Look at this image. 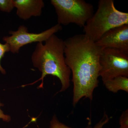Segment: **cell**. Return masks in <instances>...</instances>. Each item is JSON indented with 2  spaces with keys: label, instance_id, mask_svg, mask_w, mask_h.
<instances>
[{
  "label": "cell",
  "instance_id": "4",
  "mask_svg": "<svg viewBox=\"0 0 128 128\" xmlns=\"http://www.w3.org/2000/svg\"><path fill=\"white\" fill-rule=\"evenodd\" d=\"M50 3L61 25L73 23L84 27L94 14L93 5L84 0H51Z\"/></svg>",
  "mask_w": 128,
  "mask_h": 128
},
{
  "label": "cell",
  "instance_id": "16",
  "mask_svg": "<svg viewBox=\"0 0 128 128\" xmlns=\"http://www.w3.org/2000/svg\"><path fill=\"white\" fill-rule=\"evenodd\" d=\"M123 128V127H121V126H120V128Z\"/></svg>",
  "mask_w": 128,
  "mask_h": 128
},
{
  "label": "cell",
  "instance_id": "14",
  "mask_svg": "<svg viewBox=\"0 0 128 128\" xmlns=\"http://www.w3.org/2000/svg\"><path fill=\"white\" fill-rule=\"evenodd\" d=\"M110 118L105 112L102 118L92 128H103L104 125L108 122Z\"/></svg>",
  "mask_w": 128,
  "mask_h": 128
},
{
  "label": "cell",
  "instance_id": "11",
  "mask_svg": "<svg viewBox=\"0 0 128 128\" xmlns=\"http://www.w3.org/2000/svg\"><path fill=\"white\" fill-rule=\"evenodd\" d=\"M10 51V47L9 44L5 43L4 44L0 42V72L3 74L6 73L5 69L2 68L1 64V61L2 58L4 57L5 54Z\"/></svg>",
  "mask_w": 128,
  "mask_h": 128
},
{
  "label": "cell",
  "instance_id": "6",
  "mask_svg": "<svg viewBox=\"0 0 128 128\" xmlns=\"http://www.w3.org/2000/svg\"><path fill=\"white\" fill-rule=\"evenodd\" d=\"M62 25L56 24L48 30L36 33L28 32L27 27L21 25L16 31H9L10 36L3 37L2 40L9 44L10 51L12 54H18L23 46L34 42H43L57 32L61 31Z\"/></svg>",
  "mask_w": 128,
  "mask_h": 128
},
{
  "label": "cell",
  "instance_id": "9",
  "mask_svg": "<svg viewBox=\"0 0 128 128\" xmlns=\"http://www.w3.org/2000/svg\"><path fill=\"white\" fill-rule=\"evenodd\" d=\"M105 87L110 92L117 93L120 90L128 92V77L118 76L103 82Z\"/></svg>",
  "mask_w": 128,
  "mask_h": 128
},
{
  "label": "cell",
  "instance_id": "7",
  "mask_svg": "<svg viewBox=\"0 0 128 128\" xmlns=\"http://www.w3.org/2000/svg\"><path fill=\"white\" fill-rule=\"evenodd\" d=\"M96 43L102 49H115L128 53V24L110 29Z\"/></svg>",
  "mask_w": 128,
  "mask_h": 128
},
{
  "label": "cell",
  "instance_id": "2",
  "mask_svg": "<svg viewBox=\"0 0 128 128\" xmlns=\"http://www.w3.org/2000/svg\"><path fill=\"white\" fill-rule=\"evenodd\" d=\"M44 42L38 43L31 57L34 66L41 72V78L30 84L22 86L41 80L38 88H43L44 77L50 75L59 79L62 85L60 92L64 91L70 85L71 72L65 62L64 41L54 34Z\"/></svg>",
  "mask_w": 128,
  "mask_h": 128
},
{
  "label": "cell",
  "instance_id": "5",
  "mask_svg": "<svg viewBox=\"0 0 128 128\" xmlns=\"http://www.w3.org/2000/svg\"><path fill=\"white\" fill-rule=\"evenodd\" d=\"M99 63V76L103 82L118 76L128 77V53L115 49H103Z\"/></svg>",
  "mask_w": 128,
  "mask_h": 128
},
{
  "label": "cell",
  "instance_id": "1",
  "mask_svg": "<svg viewBox=\"0 0 128 128\" xmlns=\"http://www.w3.org/2000/svg\"><path fill=\"white\" fill-rule=\"evenodd\" d=\"M64 44L66 63L72 72V104L75 106L82 98L91 101L93 99V92L99 82L102 49L84 34L69 38Z\"/></svg>",
  "mask_w": 128,
  "mask_h": 128
},
{
  "label": "cell",
  "instance_id": "13",
  "mask_svg": "<svg viewBox=\"0 0 128 128\" xmlns=\"http://www.w3.org/2000/svg\"><path fill=\"white\" fill-rule=\"evenodd\" d=\"M119 124L120 126L128 128V110H125L122 113L120 118Z\"/></svg>",
  "mask_w": 128,
  "mask_h": 128
},
{
  "label": "cell",
  "instance_id": "12",
  "mask_svg": "<svg viewBox=\"0 0 128 128\" xmlns=\"http://www.w3.org/2000/svg\"><path fill=\"white\" fill-rule=\"evenodd\" d=\"M49 128H72L66 126L64 124L60 122L56 115L53 116L50 122V126ZM85 128H92L90 124H88Z\"/></svg>",
  "mask_w": 128,
  "mask_h": 128
},
{
  "label": "cell",
  "instance_id": "8",
  "mask_svg": "<svg viewBox=\"0 0 128 128\" xmlns=\"http://www.w3.org/2000/svg\"><path fill=\"white\" fill-rule=\"evenodd\" d=\"M17 16L26 20L32 16H40L44 6L42 0H13Z\"/></svg>",
  "mask_w": 128,
  "mask_h": 128
},
{
  "label": "cell",
  "instance_id": "15",
  "mask_svg": "<svg viewBox=\"0 0 128 128\" xmlns=\"http://www.w3.org/2000/svg\"><path fill=\"white\" fill-rule=\"evenodd\" d=\"M3 104L1 103L0 102V119H2L3 121L6 122H9L10 121L11 117L9 115L5 114L1 109V107L3 106Z\"/></svg>",
  "mask_w": 128,
  "mask_h": 128
},
{
  "label": "cell",
  "instance_id": "10",
  "mask_svg": "<svg viewBox=\"0 0 128 128\" xmlns=\"http://www.w3.org/2000/svg\"><path fill=\"white\" fill-rule=\"evenodd\" d=\"M15 8L13 0H0V10L9 13Z\"/></svg>",
  "mask_w": 128,
  "mask_h": 128
},
{
  "label": "cell",
  "instance_id": "3",
  "mask_svg": "<svg viewBox=\"0 0 128 128\" xmlns=\"http://www.w3.org/2000/svg\"><path fill=\"white\" fill-rule=\"evenodd\" d=\"M128 24V13L118 10L113 0H100L96 13L84 26L85 34L96 42L114 28Z\"/></svg>",
  "mask_w": 128,
  "mask_h": 128
}]
</instances>
